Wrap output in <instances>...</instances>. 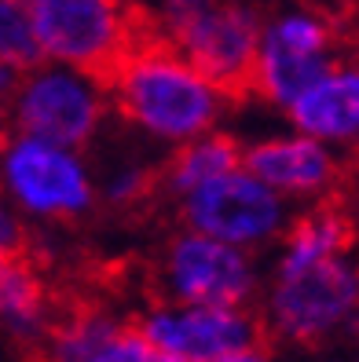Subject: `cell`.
Here are the masks:
<instances>
[{
  "label": "cell",
  "mask_w": 359,
  "mask_h": 362,
  "mask_svg": "<svg viewBox=\"0 0 359 362\" xmlns=\"http://www.w3.org/2000/svg\"><path fill=\"white\" fill-rule=\"evenodd\" d=\"M103 84L110 106L132 129L173 146L213 132L231 99L169 40L147 33L132 40V48L114 62Z\"/></svg>",
  "instance_id": "cell-1"
},
{
  "label": "cell",
  "mask_w": 359,
  "mask_h": 362,
  "mask_svg": "<svg viewBox=\"0 0 359 362\" xmlns=\"http://www.w3.org/2000/svg\"><path fill=\"white\" fill-rule=\"evenodd\" d=\"M264 337L290 348H330L359 333V260L352 252L286 267L261 289Z\"/></svg>",
  "instance_id": "cell-2"
},
{
  "label": "cell",
  "mask_w": 359,
  "mask_h": 362,
  "mask_svg": "<svg viewBox=\"0 0 359 362\" xmlns=\"http://www.w3.org/2000/svg\"><path fill=\"white\" fill-rule=\"evenodd\" d=\"M0 190L26 220L67 223L89 216L96 180L81 151L8 129L0 136Z\"/></svg>",
  "instance_id": "cell-3"
},
{
  "label": "cell",
  "mask_w": 359,
  "mask_h": 362,
  "mask_svg": "<svg viewBox=\"0 0 359 362\" xmlns=\"http://www.w3.org/2000/svg\"><path fill=\"white\" fill-rule=\"evenodd\" d=\"M4 110L8 129L81 151L99 136L110 110V95L103 77L45 59L18 74Z\"/></svg>",
  "instance_id": "cell-4"
},
{
  "label": "cell",
  "mask_w": 359,
  "mask_h": 362,
  "mask_svg": "<svg viewBox=\"0 0 359 362\" xmlns=\"http://www.w3.org/2000/svg\"><path fill=\"white\" fill-rule=\"evenodd\" d=\"M158 300L176 304H224V308H253L264 279L249 249L227 245L191 227L165 242L158 267Z\"/></svg>",
  "instance_id": "cell-5"
},
{
  "label": "cell",
  "mask_w": 359,
  "mask_h": 362,
  "mask_svg": "<svg viewBox=\"0 0 359 362\" xmlns=\"http://www.w3.org/2000/svg\"><path fill=\"white\" fill-rule=\"evenodd\" d=\"M180 220L183 227L198 234L257 252L283 238L293 212H290V198H283L261 176H253L246 165H235L224 176L183 194Z\"/></svg>",
  "instance_id": "cell-6"
},
{
  "label": "cell",
  "mask_w": 359,
  "mask_h": 362,
  "mask_svg": "<svg viewBox=\"0 0 359 362\" xmlns=\"http://www.w3.org/2000/svg\"><path fill=\"white\" fill-rule=\"evenodd\" d=\"M30 18L48 62L96 77H107L139 37L125 0H30Z\"/></svg>",
  "instance_id": "cell-7"
},
{
  "label": "cell",
  "mask_w": 359,
  "mask_h": 362,
  "mask_svg": "<svg viewBox=\"0 0 359 362\" xmlns=\"http://www.w3.org/2000/svg\"><path fill=\"white\" fill-rule=\"evenodd\" d=\"M337 33L323 15L308 8H286L261 23L257 59L249 74V92L286 106L297 99L315 77H323L337 55Z\"/></svg>",
  "instance_id": "cell-8"
},
{
  "label": "cell",
  "mask_w": 359,
  "mask_h": 362,
  "mask_svg": "<svg viewBox=\"0 0 359 362\" xmlns=\"http://www.w3.org/2000/svg\"><path fill=\"white\" fill-rule=\"evenodd\" d=\"M136 329L147 344L173 355L180 362H217L239 348L261 344L264 326L253 308L224 304H176L154 300L139 318Z\"/></svg>",
  "instance_id": "cell-9"
},
{
  "label": "cell",
  "mask_w": 359,
  "mask_h": 362,
  "mask_svg": "<svg viewBox=\"0 0 359 362\" xmlns=\"http://www.w3.org/2000/svg\"><path fill=\"white\" fill-rule=\"evenodd\" d=\"M261 23L264 18L246 0H209L195 18H187L169 37V45L191 62L198 74L213 81L217 88L235 95V92H249Z\"/></svg>",
  "instance_id": "cell-10"
},
{
  "label": "cell",
  "mask_w": 359,
  "mask_h": 362,
  "mask_svg": "<svg viewBox=\"0 0 359 362\" xmlns=\"http://www.w3.org/2000/svg\"><path fill=\"white\" fill-rule=\"evenodd\" d=\"M242 165L253 176H261L268 187H275L283 198H315L326 194L341 176L334 146L312 139L304 132L293 136H271L249 146L242 154Z\"/></svg>",
  "instance_id": "cell-11"
},
{
  "label": "cell",
  "mask_w": 359,
  "mask_h": 362,
  "mask_svg": "<svg viewBox=\"0 0 359 362\" xmlns=\"http://www.w3.org/2000/svg\"><path fill=\"white\" fill-rule=\"evenodd\" d=\"M293 132L359 151V62H334L286 106Z\"/></svg>",
  "instance_id": "cell-12"
},
{
  "label": "cell",
  "mask_w": 359,
  "mask_h": 362,
  "mask_svg": "<svg viewBox=\"0 0 359 362\" xmlns=\"http://www.w3.org/2000/svg\"><path fill=\"white\" fill-rule=\"evenodd\" d=\"M52 322H55L52 293L40 279V271L26 260V252L0 257V329L15 344L40 351Z\"/></svg>",
  "instance_id": "cell-13"
},
{
  "label": "cell",
  "mask_w": 359,
  "mask_h": 362,
  "mask_svg": "<svg viewBox=\"0 0 359 362\" xmlns=\"http://www.w3.org/2000/svg\"><path fill=\"white\" fill-rule=\"evenodd\" d=\"M242 165V146L224 136V132H202L195 139H187L176 146V154L169 158V165L158 173V183L169 198H183L191 194V190H198L202 183L224 176L227 168Z\"/></svg>",
  "instance_id": "cell-14"
},
{
  "label": "cell",
  "mask_w": 359,
  "mask_h": 362,
  "mask_svg": "<svg viewBox=\"0 0 359 362\" xmlns=\"http://www.w3.org/2000/svg\"><path fill=\"white\" fill-rule=\"evenodd\" d=\"M352 242H355V227L345 212L312 209L308 216L290 220V227L283 230V249H279L275 271L304 267L315 260L337 257V252H352Z\"/></svg>",
  "instance_id": "cell-15"
},
{
  "label": "cell",
  "mask_w": 359,
  "mask_h": 362,
  "mask_svg": "<svg viewBox=\"0 0 359 362\" xmlns=\"http://www.w3.org/2000/svg\"><path fill=\"white\" fill-rule=\"evenodd\" d=\"M125 322L114 311H103V308H84L74 311L67 318H55L45 344H40V355L45 362H89V355L110 340Z\"/></svg>",
  "instance_id": "cell-16"
},
{
  "label": "cell",
  "mask_w": 359,
  "mask_h": 362,
  "mask_svg": "<svg viewBox=\"0 0 359 362\" xmlns=\"http://www.w3.org/2000/svg\"><path fill=\"white\" fill-rule=\"evenodd\" d=\"M0 62L15 66L18 74L45 62L33 33L30 0H0Z\"/></svg>",
  "instance_id": "cell-17"
},
{
  "label": "cell",
  "mask_w": 359,
  "mask_h": 362,
  "mask_svg": "<svg viewBox=\"0 0 359 362\" xmlns=\"http://www.w3.org/2000/svg\"><path fill=\"white\" fill-rule=\"evenodd\" d=\"M89 362H180V358L158 351L154 344H147L143 333L125 322L110 340H103V344L89 355Z\"/></svg>",
  "instance_id": "cell-18"
},
{
  "label": "cell",
  "mask_w": 359,
  "mask_h": 362,
  "mask_svg": "<svg viewBox=\"0 0 359 362\" xmlns=\"http://www.w3.org/2000/svg\"><path fill=\"white\" fill-rule=\"evenodd\" d=\"M151 173L139 165H121L114 168V173L107 176V183H103V198H107L110 205H136L147 190H151Z\"/></svg>",
  "instance_id": "cell-19"
},
{
  "label": "cell",
  "mask_w": 359,
  "mask_h": 362,
  "mask_svg": "<svg viewBox=\"0 0 359 362\" xmlns=\"http://www.w3.org/2000/svg\"><path fill=\"white\" fill-rule=\"evenodd\" d=\"M26 245H30L26 216L0 190V257H18V252H26Z\"/></svg>",
  "instance_id": "cell-20"
},
{
  "label": "cell",
  "mask_w": 359,
  "mask_h": 362,
  "mask_svg": "<svg viewBox=\"0 0 359 362\" xmlns=\"http://www.w3.org/2000/svg\"><path fill=\"white\" fill-rule=\"evenodd\" d=\"M205 4H209V0H158V30H161L158 37L169 40L187 23V18H195Z\"/></svg>",
  "instance_id": "cell-21"
},
{
  "label": "cell",
  "mask_w": 359,
  "mask_h": 362,
  "mask_svg": "<svg viewBox=\"0 0 359 362\" xmlns=\"http://www.w3.org/2000/svg\"><path fill=\"white\" fill-rule=\"evenodd\" d=\"M217 362H279V358H275V351H271L264 340H261V344L239 348V351H231V355H224V358H217Z\"/></svg>",
  "instance_id": "cell-22"
},
{
  "label": "cell",
  "mask_w": 359,
  "mask_h": 362,
  "mask_svg": "<svg viewBox=\"0 0 359 362\" xmlns=\"http://www.w3.org/2000/svg\"><path fill=\"white\" fill-rule=\"evenodd\" d=\"M15 84H18V70L8 66V62H0V106H4L15 92Z\"/></svg>",
  "instance_id": "cell-23"
}]
</instances>
